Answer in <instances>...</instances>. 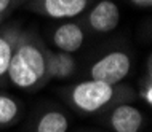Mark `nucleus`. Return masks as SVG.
<instances>
[{
    "mask_svg": "<svg viewBox=\"0 0 152 132\" xmlns=\"http://www.w3.org/2000/svg\"><path fill=\"white\" fill-rule=\"evenodd\" d=\"M7 76L18 89H31L47 78V51L31 35H19Z\"/></svg>",
    "mask_w": 152,
    "mask_h": 132,
    "instance_id": "1",
    "label": "nucleus"
},
{
    "mask_svg": "<svg viewBox=\"0 0 152 132\" xmlns=\"http://www.w3.org/2000/svg\"><path fill=\"white\" fill-rule=\"evenodd\" d=\"M115 97V88L112 84L98 80H85L77 83L71 89V100L77 110L83 113L94 111L107 107Z\"/></svg>",
    "mask_w": 152,
    "mask_h": 132,
    "instance_id": "2",
    "label": "nucleus"
},
{
    "mask_svg": "<svg viewBox=\"0 0 152 132\" xmlns=\"http://www.w3.org/2000/svg\"><path fill=\"white\" fill-rule=\"evenodd\" d=\"M131 70V59L125 51H110L90 67V78L115 86Z\"/></svg>",
    "mask_w": 152,
    "mask_h": 132,
    "instance_id": "3",
    "label": "nucleus"
},
{
    "mask_svg": "<svg viewBox=\"0 0 152 132\" xmlns=\"http://www.w3.org/2000/svg\"><path fill=\"white\" fill-rule=\"evenodd\" d=\"M88 26L98 34H109L120 24V8L112 0H101L87 16Z\"/></svg>",
    "mask_w": 152,
    "mask_h": 132,
    "instance_id": "4",
    "label": "nucleus"
},
{
    "mask_svg": "<svg viewBox=\"0 0 152 132\" xmlns=\"http://www.w3.org/2000/svg\"><path fill=\"white\" fill-rule=\"evenodd\" d=\"M90 0H35L40 13L51 19H71L87 10Z\"/></svg>",
    "mask_w": 152,
    "mask_h": 132,
    "instance_id": "5",
    "label": "nucleus"
},
{
    "mask_svg": "<svg viewBox=\"0 0 152 132\" xmlns=\"http://www.w3.org/2000/svg\"><path fill=\"white\" fill-rule=\"evenodd\" d=\"M109 123L114 132H139L144 123V116L134 105L120 104L112 110Z\"/></svg>",
    "mask_w": 152,
    "mask_h": 132,
    "instance_id": "6",
    "label": "nucleus"
},
{
    "mask_svg": "<svg viewBox=\"0 0 152 132\" xmlns=\"http://www.w3.org/2000/svg\"><path fill=\"white\" fill-rule=\"evenodd\" d=\"M53 45L58 48V51L72 53L79 51L83 45L85 32L79 24L75 22H64L53 32Z\"/></svg>",
    "mask_w": 152,
    "mask_h": 132,
    "instance_id": "7",
    "label": "nucleus"
},
{
    "mask_svg": "<svg viewBox=\"0 0 152 132\" xmlns=\"http://www.w3.org/2000/svg\"><path fill=\"white\" fill-rule=\"evenodd\" d=\"M75 72V59L72 54L63 51H47V78L66 80Z\"/></svg>",
    "mask_w": 152,
    "mask_h": 132,
    "instance_id": "8",
    "label": "nucleus"
},
{
    "mask_svg": "<svg viewBox=\"0 0 152 132\" xmlns=\"http://www.w3.org/2000/svg\"><path fill=\"white\" fill-rule=\"evenodd\" d=\"M69 119L59 110H48L39 118L35 132H67Z\"/></svg>",
    "mask_w": 152,
    "mask_h": 132,
    "instance_id": "9",
    "label": "nucleus"
},
{
    "mask_svg": "<svg viewBox=\"0 0 152 132\" xmlns=\"http://www.w3.org/2000/svg\"><path fill=\"white\" fill-rule=\"evenodd\" d=\"M18 34H0V80L7 76Z\"/></svg>",
    "mask_w": 152,
    "mask_h": 132,
    "instance_id": "10",
    "label": "nucleus"
},
{
    "mask_svg": "<svg viewBox=\"0 0 152 132\" xmlns=\"http://www.w3.org/2000/svg\"><path fill=\"white\" fill-rule=\"evenodd\" d=\"M19 113V105L11 96L0 92V126L13 123Z\"/></svg>",
    "mask_w": 152,
    "mask_h": 132,
    "instance_id": "11",
    "label": "nucleus"
},
{
    "mask_svg": "<svg viewBox=\"0 0 152 132\" xmlns=\"http://www.w3.org/2000/svg\"><path fill=\"white\" fill-rule=\"evenodd\" d=\"M139 96H141V99L146 102V105H147V107H151V105H152V83H151V78L144 83V86H141Z\"/></svg>",
    "mask_w": 152,
    "mask_h": 132,
    "instance_id": "12",
    "label": "nucleus"
},
{
    "mask_svg": "<svg viewBox=\"0 0 152 132\" xmlns=\"http://www.w3.org/2000/svg\"><path fill=\"white\" fill-rule=\"evenodd\" d=\"M128 2L138 8H151L152 6V0H128Z\"/></svg>",
    "mask_w": 152,
    "mask_h": 132,
    "instance_id": "13",
    "label": "nucleus"
},
{
    "mask_svg": "<svg viewBox=\"0 0 152 132\" xmlns=\"http://www.w3.org/2000/svg\"><path fill=\"white\" fill-rule=\"evenodd\" d=\"M10 5H11V0H0V21H2V18L8 11Z\"/></svg>",
    "mask_w": 152,
    "mask_h": 132,
    "instance_id": "14",
    "label": "nucleus"
}]
</instances>
